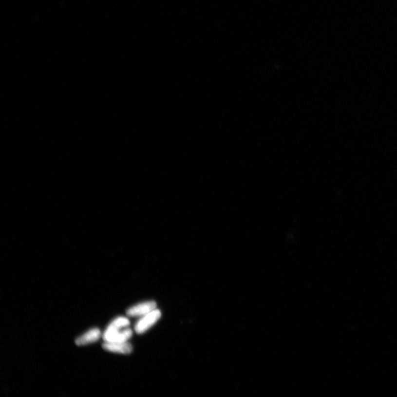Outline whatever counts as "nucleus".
Wrapping results in <instances>:
<instances>
[{
  "label": "nucleus",
  "instance_id": "2",
  "mask_svg": "<svg viewBox=\"0 0 397 397\" xmlns=\"http://www.w3.org/2000/svg\"><path fill=\"white\" fill-rule=\"evenodd\" d=\"M161 313L160 310H154L142 318L135 325V331L137 334H143L151 328L160 319Z\"/></svg>",
  "mask_w": 397,
  "mask_h": 397
},
{
  "label": "nucleus",
  "instance_id": "3",
  "mask_svg": "<svg viewBox=\"0 0 397 397\" xmlns=\"http://www.w3.org/2000/svg\"><path fill=\"white\" fill-rule=\"evenodd\" d=\"M156 306V303L154 302L141 303L128 309L127 311V315L129 317H132L144 316L155 310Z\"/></svg>",
  "mask_w": 397,
  "mask_h": 397
},
{
  "label": "nucleus",
  "instance_id": "4",
  "mask_svg": "<svg viewBox=\"0 0 397 397\" xmlns=\"http://www.w3.org/2000/svg\"><path fill=\"white\" fill-rule=\"evenodd\" d=\"M103 348L108 352L123 354H131L132 351V345L128 342H104Z\"/></svg>",
  "mask_w": 397,
  "mask_h": 397
},
{
  "label": "nucleus",
  "instance_id": "5",
  "mask_svg": "<svg viewBox=\"0 0 397 397\" xmlns=\"http://www.w3.org/2000/svg\"><path fill=\"white\" fill-rule=\"evenodd\" d=\"M101 337V331L98 328H93L77 338L76 344L78 346H83L94 343Z\"/></svg>",
  "mask_w": 397,
  "mask_h": 397
},
{
  "label": "nucleus",
  "instance_id": "1",
  "mask_svg": "<svg viewBox=\"0 0 397 397\" xmlns=\"http://www.w3.org/2000/svg\"><path fill=\"white\" fill-rule=\"evenodd\" d=\"M132 334L131 328H116L108 325L103 334V338L105 342H123L130 339Z\"/></svg>",
  "mask_w": 397,
  "mask_h": 397
},
{
  "label": "nucleus",
  "instance_id": "6",
  "mask_svg": "<svg viewBox=\"0 0 397 397\" xmlns=\"http://www.w3.org/2000/svg\"><path fill=\"white\" fill-rule=\"evenodd\" d=\"M130 321L127 318L120 317L113 321L110 325L116 328H125L128 327Z\"/></svg>",
  "mask_w": 397,
  "mask_h": 397
}]
</instances>
